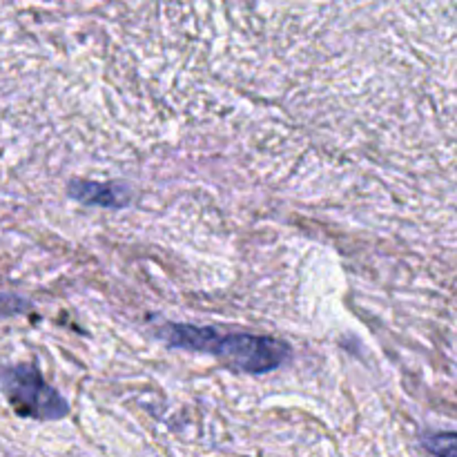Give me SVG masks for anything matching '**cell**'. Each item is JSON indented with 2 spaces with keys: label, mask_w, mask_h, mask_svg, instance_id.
<instances>
[{
  "label": "cell",
  "mask_w": 457,
  "mask_h": 457,
  "mask_svg": "<svg viewBox=\"0 0 457 457\" xmlns=\"http://www.w3.org/2000/svg\"><path fill=\"white\" fill-rule=\"evenodd\" d=\"M70 196L85 205H101V208H123L132 199L128 186L96 181H71Z\"/></svg>",
  "instance_id": "3957f363"
},
{
  "label": "cell",
  "mask_w": 457,
  "mask_h": 457,
  "mask_svg": "<svg viewBox=\"0 0 457 457\" xmlns=\"http://www.w3.org/2000/svg\"><path fill=\"white\" fill-rule=\"evenodd\" d=\"M168 346L208 353L230 369L250 375L272 373L290 360V346L281 339L248 333H219L214 328L192 324H168L159 330Z\"/></svg>",
  "instance_id": "6da1fadb"
},
{
  "label": "cell",
  "mask_w": 457,
  "mask_h": 457,
  "mask_svg": "<svg viewBox=\"0 0 457 457\" xmlns=\"http://www.w3.org/2000/svg\"><path fill=\"white\" fill-rule=\"evenodd\" d=\"M3 388L18 411L34 420H62L67 415V402L54 391L38 370L29 366H16L3 373Z\"/></svg>",
  "instance_id": "7a4b0ae2"
},
{
  "label": "cell",
  "mask_w": 457,
  "mask_h": 457,
  "mask_svg": "<svg viewBox=\"0 0 457 457\" xmlns=\"http://www.w3.org/2000/svg\"><path fill=\"white\" fill-rule=\"evenodd\" d=\"M428 451L433 453H445V455H453L455 453V436L453 433H446V436H437L427 440Z\"/></svg>",
  "instance_id": "277c9868"
}]
</instances>
